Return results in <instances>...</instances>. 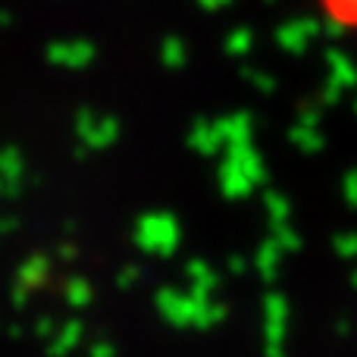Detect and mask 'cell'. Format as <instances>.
<instances>
[{
    "label": "cell",
    "instance_id": "cell-1",
    "mask_svg": "<svg viewBox=\"0 0 357 357\" xmlns=\"http://www.w3.org/2000/svg\"><path fill=\"white\" fill-rule=\"evenodd\" d=\"M317 6L333 25L357 31V0H317Z\"/></svg>",
    "mask_w": 357,
    "mask_h": 357
}]
</instances>
